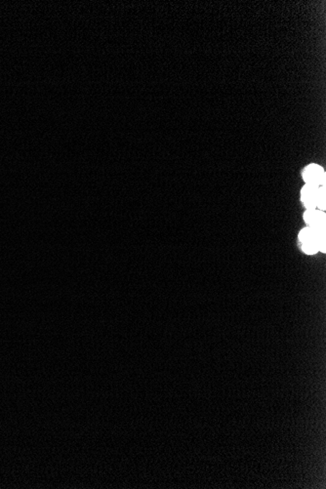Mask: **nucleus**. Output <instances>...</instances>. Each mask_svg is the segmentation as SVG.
I'll use <instances>...</instances> for the list:
<instances>
[{
	"label": "nucleus",
	"mask_w": 326,
	"mask_h": 489,
	"mask_svg": "<svg viewBox=\"0 0 326 489\" xmlns=\"http://www.w3.org/2000/svg\"><path fill=\"white\" fill-rule=\"evenodd\" d=\"M299 239L303 251L308 255L315 254L319 250L325 252V229H313L307 226L300 231Z\"/></svg>",
	"instance_id": "nucleus-1"
},
{
	"label": "nucleus",
	"mask_w": 326,
	"mask_h": 489,
	"mask_svg": "<svg viewBox=\"0 0 326 489\" xmlns=\"http://www.w3.org/2000/svg\"><path fill=\"white\" fill-rule=\"evenodd\" d=\"M303 179L307 185L320 187L324 186L325 173L317 164H309L303 171Z\"/></svg>",
	"instance_id": "nucleus-2"
},
{
	"label": "nucleus",
	"mask_w": 326,
	"mask_h": 489,
	"mask_svg": "<svg viewBox=\"0 0 326 489\" xmlns=\"http://www.w3.org/2000/svg\"><path fill=\"white\" fill-rule=\"evenodd\" d=\"M304 219L309 227L313 229H325V214L317 209H307Z\"/></svg>",
	"instance_id": "nucleus-3"
},
{
	"label": "nucleus",
	"mask_w": 326,
	"mask_h": 489,
	"mask_svg": "<svg viewBox=\"0 0 326 489\" xmlns=\"http://www.w3.org/2000/svg\"><path fill=\"white\" fill-rule=\"evenodd\" d=\"M320 187L306 184L301 191V199L307 209H316Z\"/></svg>",
	"instance_id": "nucleus-4"
},
{
	"label": "nucleus",
	"mask_w": 326,
	"mask_h": 489,
	"mask_svg": "<svg viewBox=\"0 0 326 489\" xmlns=\"http://www.w3.org/2000/svg\"><path fill=\"white\" fill-rule=\"evenodd\" d=\"M319 210H324L325 209V189L324 187L319 188L318 192V199H317V207Z\"/></svg>",
	"instance_id": "nucleus-5"
}]
</instances>
